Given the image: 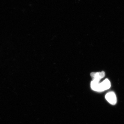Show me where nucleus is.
Instances as JSON below:
<instances>
[{"instance_id": "f257e3e1", "label": "nucleus", "mask_w": 124, "mask_h": 124, "mask_svg": "<svg viewBox=\"0 0 124 124\" xmlns=\"http://www.w3.org/2000/svg\"><path fill=\"white\" fill-rule=\"evenodd\" d=\"M106 99L110 104L114 105L117 102V98L115 93L111 91L108 93L105 96Z\"/></svg>"}, {"instance_id": "f03ea898", "label": "nucleus", "mask_w": 124, "mask_h": 124, "mask_svg": "<svg viewBox=\"0 0 124 124\" xmlns=\"http://www.w3.org/2000/svg\"><path fill=\"white\" fill-rule=\"evenodd\" d=\"M91 76L93 80L99 82L100 80L105 76V73L103 71L101 72H93L91 73Z\"/></svg>"}, {"instance_id": "7ed1b4c3", "label": "nucleus", "mask_w": 124, "mask_h": 124, "mask_svg": "<svg viewBox=\"0 0 124 124\" xmlns=\"http://www.w3.org/2000/svg\"><path fill=\"white\" fill-rule=\"evenodd\" d=\"M110 87V82L108 79H106L100 83V92L108 89Z\"/></svg>"}, {"instance_id": "20e7f679", "label": "nucleus", "mask_w": 124, "mask_h": 124, "mask_svg": "<svg viewBox=\"0 0 124 124\" xmlns=\"http://www.w3.org/2000/svg\"><path fill=\"white\" fill-rule=\"evenodd\" d=\"M99 82L94 80L91 81V87L93 90L100 92V83Z\"/></svg>"}]
</instances>
